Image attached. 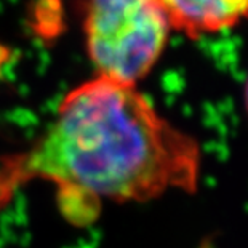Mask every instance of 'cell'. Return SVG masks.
Instances as JSON below:
<instances>
[{"instance_id":"6da1fadb","label":"cell","mask_w":248,"mask_h":248,"mask_svg":"<svg viewBox=\"0 0 248 248\" xmlns=\"http://www.w3.org/2000/svg\"><path fill=\"white\" fill-rule=\"evenodd\" d=\"M15 183L45 179L60 200L146 202L170 189L194 192L200 147L159 115L136 87L94 77L62 98L45 133L5 165Z\"/></svg>"},{"instance_id":"7a4b0ae2","label":"cell","mask_w":248,"mask_h":248,"mask_svg":"<svg viewBox=\"0 0 248 248\" xmlns=\"http://www.w3.org/2000/svg\"><path fill=\"white\" fill-rule=\"evenodd\" d=\"M170 31L160 0H83L87 55L96 77L136 87L159 61Z\"/></svg>"},{"instance_id":"3957f363","label":"cell","mask_w":248,"mask_h":248,"mask_svg":"<svg viewBox=\"0 0 248 248\" xmlns=\"http://www.w3.org/2000/svg\"><path fill=\"white\" fill-rule=\"evenodd\" d=\"M171 29L200 37L248 19V0H160Z\"/></svg>"},{"instance_id":"277c9868","label":"cell","mask_w":248,"mask_h":248,"mask_svg":"<svg viewBox=\"0 0 248 248\" xmlns=\"http://www.w3.org/2000/svg\"><path fill=\"white\" fill-rule=\"evenodd\" d=\"M245 108H247V112H248V80L245 83Z\"/></svg>"}]
</instances>
